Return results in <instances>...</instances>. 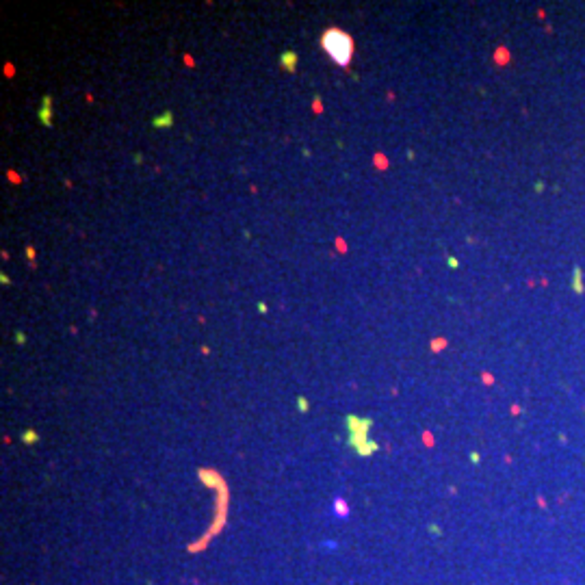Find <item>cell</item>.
<instances>
[{
    "label": "cell",
    "instance_id": "cell-1",
    "mask_svg": "<svg viewBox=\"0 0 585 585\" xmlns=\"http://www.w3.org/2000/svg\"><path fill=\"white\" fill-rule=\"evenodd\" d=\"M321 48L327 57L332 59V63L341 65V68H347L353 59V37L349 33L341 31V29H327L323 35H321Z\"/></svg>",
    "mask_w": 585,
    "mask_h": 585
},
{
    "label": "cell",
    "instance_id": "cell-2",
    "mask_svg": "<svg viewBox=\"0 0 585 585\" xmlns=\"http://www.w3.org/2000/svg\"><path fill=\"white\" fill-rule=\"evenodd\" d=\"M347 420V429H349V447L360 453V455H371V453H375L379 447H377V442L369 440V427H371V420L369 418H360V416H353V414H349L345 418Z\"/></svg>",
    "mask_w": 585,
    "mask_h": 585
},
{
    "label": "cell",
    "instance_id": "cell-3",
    "mask_svg": "<svg viewBox=\"0 0 585 585\" xmlns=\"http://www.w3.org/2000/svg\"><path fill=\"white\" fill-rule=\"evenodd\" d=\"M39 122L46 126V128H52V96H43L41 98Z\"/></svg>",
    "mask_w": 585,
    "mask_h": 585
},
{
    "label": "cell",
    "instance_id": "cell-4",
    "mask_svg": "<svg viewBox=\"0 0 585 585\" xmlns=\"http://www.w3.org/2000/svg\"><path fill=\"white\" fill-rule=\"evenodd\" d=\"M150 126H152V128H154V130H165V128H172V126H173V113H172V111H163L161 115L152 117Z\"/></svg>",
    "mask_w": 585,
    "mask_h": 585
},
{
    "label": "cell",
    "instance_id": "cell-5",
    "mask_svg": "<svg viewBox=\"0 0 585 585\" xmlns=\"http://www.w3.org/2000/svg\"><path fill=\"white\" fill-rule=\"evenodd\" d=\"M297 61H299V57H297V52H293V50H286L280 54V65L286 72H295V69H297Z\"/></svg>",
    "mask_w": 585,
    "mask_h": 585
},
{
    "label": "cell",
    "instance_id": "cell-6",
    "mask_svg": "<svg viewBox=\"0 0 585 585\" xmlns=\"http://www.w3.org/2000/svg\"><path fill=\"white\" fill-rule=\"evenodd\" d=\"M334 510H336V516H341V518H347L349 516V507H347V503L338 496V499L334 501Z\"/></svg>",
    "mask_w": 585,
    "mask_h": 585
},
{
    "label": "cell",
    "instance_id": "cell-7",
    "mask_svg": "<svg viewBox=\"0 0 585 585\" xmlns=\"http://www.w3.org/2000/svg\"><path fill=\"white\" fill-rule=\"evenodd\" d=\"M581 269L575 267V277H572V288H575V293H583V282H581Z\"/></svg>",
    "mask_w": 585,
    "mask_h": 585
},
{
    "label": "cell",
    "instance_id": "cell-8",
    "mask_svg": "<svg viewBox=\"0 0 585 585\" xmlns=\"http://www.w3.org/2000/svg\"><path fill=\"white\" fill-rule=\"evenodd\" d=\"M22 440H24L26 445H35V442L39 440V434H37L35 429H26L24 434H22Z\"/></svg>",
    "mask_w": 585,
    "mask_h": 585
},
{
    "label": "cell",
    "instance_id": "cell-9",
    "mask_svg": "<svg viewBox=\"0 0 585 585\" xmlns=\"http://www.w3.org/2000/svg\"><path fill=\"white\" fill-rule=\"evenodd\" d=\"M297 406H299V412H308V399L297 397Z\"/></svg>",
    "mask_w": 585,
    "mask_h": 585
},
{
    "label": "cell",
    "instance_id": "cell-10",
    "mask_svg": "<svg viewBox=\"0 0 585 585\" xmlns=\"http://www.w3.org/2000/svg\"><path fill=\"white\" fill-rule=\"evenodd\" d=\"M15 343H18V345H24V343H26V336H24V332H20V330L15 332Z\"/></svg>",
    "mask_w": 585,
    "mask_h": 585
},
{
    "label": "cell",
    "instance_id": "cell-11",
    "mask_svg": "<svg viewBox=\"0 0 585 585\" xmlns=\"http://www.w3.org/2000/svg\"><path fill=\"white\" fill-rule=\"evenodd\" d=\"M447 265H449L451 269H457V267H460V260L453 258V256H449V258H447Z\"/></svg>",
    "mask_w": 585,
    "mask_h": 585
},
{
    "label": "cell",
    "instance_id": "cell-12",
    "mask_svg": "<svg viewBox=\"0 0 585 585\" xmlns=\"http://www.w3.org/2000/svg\"><path fill=\"white\" fill-rule=\"evenodd\" d=\"M133 161H135V165H141V163H143V154H139V152H137V154L133 156Z\"/></svg>",
    "mask_w": 585,
    "mask_h": 585
},
{
    "label": "cell",
    "instance_id": "cell-13",
    "mask_svg": "<svg viewBox=\"0 0 585 585\" xmlns=\"http://www.w3.org/2000/svg\"><path fill=\"white\" fill-rule=\"evenodd\" d=\"M267 310H269V308H267V304H265V302H260V304H258V312H262V314H265Z\"/></svg>",
    "mask_w": 585,
    "mask_h": 585
},
{
    "label": "cell",
    "instance_id": "cell-14",
    "mask_svg": "<svg viewBox=\"0 0 585 585\" xmlns=\"http://www.w3.org/2000/svg\"><path fill=\"white\" fill-rule=\"evenodd\" d=\"M0 282H2V284H11V280L7 277V273H0Z\"/></svg>",
    "mask_w": 585,
    "mask_h": 585
},
{
    "label": "cell",
    "instance_id": "cell-15",
    "mask_svg": "<svg viewBox=\"0 0 585 585\" xmlns=\"http://www.w3.org/2000/svg\"><path fill=\"white\" fill-rule=\"evenodd\" d=\"M470 460H473L475 464H477V462H479V455H477V453H470Z\"/></svg>",
    "mask_w": 585,
    "mask_h": 585
},
{
    "label": "cell",
    "instance_id": "cell-16",
    "mask_svg": "<svg viewBox=\"0 0 585 585\" xmlns=\"http://www.w3.org/2000/svg\"><path fill=\"white\" fill-rule=\"evenodd\" d=\"M429 529H431V533H434V535H438V533H440V531H438V527H436V524H431V527H429Z\"/></svg>",
    "mask_w": 585,
    "mask_h": 585
}]
</instances>
